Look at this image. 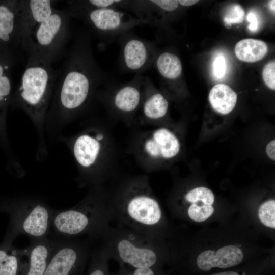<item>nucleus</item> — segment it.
I'll return each mask as SVG.
<instances>
[{
  "label": "nucleus",
  "instance_id": "nucleus-9",
  "mask_svg": "<svg viewBox=\"0 0 275 275\" xmlns=\"http://www.w3.org/2000/svg\"><path fill=\"white\" fill-rule=\"evenodd\" d=\"M70 18L66 9L56 8L34 30L24 49L52 64L65 53L71 40Z\"/></svg>",
  "mask_w": 275,
  "mask_h": 275
},
{
  "label": "nucleus",
  "instance_id": "nucleus-13",
  "mask_svg": "<svg viewBox=\"0 0 275 275\" xmlns=\"http://www.w3.org/2000/svg\"><path fill=\"white\" fill-rule=\"evenodd\" d=\"M117 40L120 49L118 64L122 71L142 75L153 65L158 54L153 43L140 38L132 30Z\"/></svg>",
  "mask_w": 275,
  "mask_h": 275
},
{
  "label": "nucleus",
  "instance_id": "nucleus-34",
  "mask_svg": "<svg viewBox=\"0 0 275 275\" xmlns=\"http://www.w3.org/2000/svg\"><path fill=\"white\" fill-rule=\"evenodd\" d=\"M275 141H270L266 146V152L267 156L272 160H275Z\"/></svg>",
  "mask_w": 275,
  "mask_h": 275
},
{
  "label": "nucleus",
  "instance_id": "nucleus-32",
  "mask_svg": "<svg viewBox=\"0 0 275 275\" xmlns=\"http://www.w3.org/2000/svg\"><path fill=\"white\" fill-rule=\"evenodd\" d=\"M226 63L225 58L222 56L217 57L213 62V73L217 78H222L225 74Z\"/></svg>",
  "mask_w": 275,
  "mask_h": 275
},
{
  "label": "nucleus",
  "instance_id": "nucleus-26",
  "mask_svg": "<svg viewBox=\"0 0 275 275\" xmlns=\"http://www.w3.org/2000/svg\"><path fill=\"white\" fill-rule=\"evenodd\" d=\"M126 1L121 0H82L73 1L78 6L89 9H122Z\"/></svg>",
  "mask_w": 275,
  "mask_h": 275
},
{
  "label": "nucleus",
  "instance_id": "nucleus-12",
  "mask_svg": "<svg viewBox=\"0 0 275 275\" xmlns=\"http://www.w3.org/2000/svg\"><path fill=\"white\" fill-rule=\"evenodd\" d=\"M87 241L56 239L54 249L43 275H85L91 249Z\"/></svg>",
  "mask_w": 275,
  "mask_h": 275
},
{
  "label": "nucleus",
  "instance_id": "nucleus-11",
  "mask_svg": "<svg viewBox=\"0 0 275 275\" xmlns=\"http://www.w3.org/2000/svg\"><path fill=\"white\" fill-rule=\"evenodd\" d=\"M137 137L133 152L140 164L149 172L157 163L176 157L180 151L178 138L167 128L142 132Z\"/></svg>",
  "mask_w": 275,
  "mask_h": 275
},
{
  "label": "nucleus",
  "instance_id": "nucleus-2",
  "mask_svg": "<svg viewBox=\"0 0 275 275\" xmlns=\"http://www.w3.org/2000/svg\"><path fill=\"white\" fill-rule=\"evenodd\" d=\"M109 192L118 226L159 238L163 214L147 176L126 178Z\"/></svg>",
  "mask_w": 275,
  "mask_h": 275
},
{
  "label": "nucleus",
  "instance_id": "nucleus-15",
  "mask_svg": "<svg viewBox=\"0 0 275 275\" xmlns=\"http://www.w3.org/2000/svg\"><path fill=\"white\" fill-rule=\"evenodd\" d=\"M168 108L164 95L158 91L148 76H144L140 109L142 119L149 123L159 120L167 115Z\"/></svg>",
  "mask_w": 275,
  "mask_h": 275
},
{
  "label": "nucleus",
  "instance_id": "nucleus-33",
  "mask_svg": "<svg viewBox=\"0 0 275 275\" xmlns=\"http://www.w3.org/2000/svg\"><path fill=\"white\" fill-rule=\"evenodd\" d=\"M247 20L250 22L248 26L250 31L255 32H256L259 28V20L256 13L253 11H251L247 16Z\"/></svg>",
  "mask_w": 275,
  "mask_h": 275
},
{
  "label": "nucleus",
  "instance_id": "nucleus-36",
  "mask_svg": "<svg viewBox=\"0 0 275 275\" xmlns=\"http://www.w3.org/2000/svg\"><path fill=\"white\" fill-rule=\"evenodd\" d=\"M212 275H239L238 273L234 271H227V272H223L221 273H218L216 274H214Z\"/></svg>",
  "mask_w": 275,
  "mask_h": 275
},
{
  "label": "nucleus",
  "instance_id": "nucleus-18",
  "mask_svg": "<svg viewBox=\"0 0 275 275\" xmlns=\"http://www.w3.org/2000/svg\"><path fill=\"white\" fill-rule=\"evenodd\" d=\"M242 250L234 245L222 247L217 251L207 250L201 253L198 257V267L208 271L213 267L226 268L239 264L242 260Z\"/></svg>",
  "mask_w": 275,
  "mask_h": 275
},
{
  "label": "nucleus",
  "instance_id": "nucleus-17",
  "mask_svg": "<svg viewBox=\"0 0 275 275\" xmlns=\"http://www.w3.org/2000/svg\"><path fill=\"white\" fill-rule=\"evenodd\" d=\"M56 239H30L25 249L28 264L23 275H43L52 255Z\"/></svg>",
  "mask_w": 275,
  "mask_h": 275
},
{
  "label": "nucleus",
  "instance_id": "nucleus-25",
  "mask_svg": "<svg viewBox=\"0 0 275 275\" xmlns=\"http://www.w3.org/2000/svg\"><path fill=\"white\" fill-rule=\"evenodd\" d=\"M213 212L214 208L212 205L204 204L201 201L191 203L187 210L189 217L197 222L206 220Z\"/></svg>",
  "mask_w": 275,
  "mask_h": 275
},
{
  "label": "nucleus",
  "instance_id": "nucleus-19",
  "mask_svg": "<svg viewBox=\"0 0 275 275\" xmlns=\"http://www.w3.org/2000/svg\"><path fill=\"white\" fill-rule=\"evenodd\" d=\"M28 264L26 249H18L12 243H0V275H23Z\"/></svg>",
  "mask_w": 275,
  "mask_h": 275
},
{
  "label": "nucleus",
  "instance_id": "nucleus-1",
  "mask_svg": "<svg viewBox=\"0 0 275 275\" xmlns=\"http://www.w3.org/2000/svg\"><path fill=\"white\" fill-rule=\"evenodd\" d=\"M71 40L59 70L46 125L63 126L87 113L97 102L98 90L112 80L95 58L89 33L75 31Z\"/></svg>",
  "mask_w": 275,
  "mask_h": 275
},
{
  "label": "nucleus",
  "instance_id": "nucleus-8",
  "mask_svg": "<svg viewBox=\"0 0 275 275\" xmlns=\"http://www.w3.org/2000/svg\"><path fill=\"white\" fill-rule=\"evenodd\" d=\"M70 17L79 19L102 43L108 44L122 34L138 26L147 24L135 16L116 8L89 9L73 1H67Z\"/></svg>",
  "mask_w": 275,
  "mask_h": 275
},
{
  "label": "nucleus",
  "instance_id": "nucleus-22",
  "mask_svg": "<svg viewBox=\"0 0 275 275\" xmlns=\"http://www.w3.org/2000/svg\"><path fill=\"white\" fill-rule=\"evenodd\" d=\"M162 79L176 81L181 77L182 66L179 58L175 53L164 51L158 53L153 64Z\"/></svg>",
  "mask_w": 275,
  "mask_h": 275
},
{
  "label": "nucleus",
  "instance_id": "nucleus-7",
  "mask_svg": "<svg viewBox=\"0 0 275 275\" xmlns=\"http://www.w3.org/2000/svg\"><path fill=\"white\" fill-rule=\"evenodd\" d=\"M54 210L43 200L18 197L0 200V212L6 213L9 222L3 240L12 243L20 235L30 239L47 238L50 233Z\"/></svg>",
  "mask_w": 275,
  "mask_h": 275
},
{
  "label": "nucleus",
  "instance_id": "nucleus-28",
  "mask_svg": "<svg viewBox=\"0 0 275 275\" xmlns=\"http://www.w3.org/2000/svg\"><path fill=\"white\" fill-rule=\"evenodd\" d=\"M258 215L263 225L271 228H275V201L268 200L259 207Z\"/></svg>",
  "mask_w": 275,
  "mask_h": 275
},
{
  "label": "nucleus",
  "instance_id": "nucleus-23",
  "mask_svg": "<svg viewBox=\"0 0 275 275\" xmlns=\"http://www.w3.org/2000/svg\"><path fill=\"white\" fill-rule=\"evenodd\" d=\"M266 44L259 40L245 39L238 42L235 47V53L238 59L246 62H255L267 53Z\"/></svg>",
  "mask_w": 275,
  "mask_h": 275
},
{
  "label": "nucleus",
  "instance_id": "nucleus-5",
  "mask_svg": "<svg viewBox=\"0 0 275 275\" xmlns=\"http://www.w3.org/2000/svg\"><path fill=\"white\" fill-rule=\"evenodd\" d=\"M101 248L120 266L158 268L161 259L158 238L125 227H110L101 238Z\"/></svg>",
  "mask_w": 275,
  "mask_h": 275
},
{
  "label": "nucleus",
  "instance_id": "nucleus-4",
  "mask_svg": "<svg viewBox=\"0 0 275 275\" xmlns=\"http://www.w3.org/2000/svg\"><path fill=\"white\" fill-rule=\"evenodd\" d=\"M114 220L109 191L103 185L94 186L75 206L54 210L51 229L63 238L86 235L91 239L101 238Z\"/></svg>",
  "mask_w": 275,
  "mask_h": 275
},
{
  "label": "nucleus",
  "instance_id": "nucleus-37",
  "mask_svg": "<svg viewBox=\"0 0 275 275\" xmlns=\"http://www.w3.org/2000/svg\"><path fill=\"white\" fill-rule=\"evenodd\" d=\"M274 3L275 1H271L269 2V8L272 12H274Z\"/></svg>",
  "mask_w": 275,
  "mask_h": 275
},
{
  "label": "nucleus",
  "instance_id": "nucleus-21",
  "mask_svg": "<svg viewBox=\"0 0 275 275\" xmlns=\"http://www.w3.org/2000/svg\"><path fill=\"white\" fill-rule=\"evenodd\" d=\"M208 98L215 111L226 115L230 113L235 107L237 97L230 87L224 84H218L211 89Z\"/></svg>",
  "mask_w": 275,
  "mask_h": 275
},
{
  "label": "nucleus",
  "instance_id": "nucleus-20",
  "mask_svg": "<svg viewBox=\"0 0 275 275\" xmlns=\"http://www.w3.org/2000/svg\"><path fill=\"white\" fill-rule=\"evenodd\" d=\"M8 69V65L0 62V143L6 149H9L6 117L11 97V83L7 73Z\"/></svg>",
  "mask_w": 275,
  "mask_h": 275
},
{
  "label": "nucleus",
  "instance_id": "nucleus-24",
  "mask_svg": "<svg viewBox=\"0 0 275 275\" xmlns=\"http://www.w3.org/2000/svg\"><path fill=\"white\" fill-rule=\"evenodd\" d=\"M109 259L101 248L91 251L88 270L85 275H111Z\"/></svg>",
  "mask_w": 275,
  "mask_h": 275
},
{
  "label": "nucleus",
  "instance_id": "nucleus-27",
  "mask_svg": "<svg viewBox=\"0 0 275 275\" xmlns=\"http://www.w3.org/2000/svg\"><path fill=\"white\" fill-rule=\"evenodd\" d=\"M184 198L187 202L191 203L201 201L210 205H212L214 201V196L212 191L204 187H199L190 190L186 193Z\"/></svg>",
  "mask_w": 275,
  "mask_h": 275
},
{
  "label": "nucleus",
  "instance_id": "nucleus-29",
  "mask_svg": "<svg viewBox=\"0 0 275 275\" xmlns=\"http://www.w3.org/2000/svg\"><path fill=\"white\" fill-rule=\"evenodd\" d=\"M245 13L241 6L233 4L225 12L224 21L226 26L241 23L244 19Z\"/></svg>",
  "mask_w": 275,
  "mask_h": 275
},
{
  "label": "nucleus",
  "instance_id": "nucleus-30",
  "mask_svg": "<svg viewBox=\"0 0 275 275\" xmlns=\"http://www.w3.org/2000/svg\"><path fill=\"white\" fill-rule=\"evenodd\" d=\"M158 268H134L120 266L114 275H159Z\"/></svg>",
  "mask_w": 275,
  "mask_h": 275
},
{
  "label": "nucleus",
  "instance_id": "nucleus-3",
  "mask_svg": "<svg viewBox=\"0 0 275 275\" xmlns=\"http://www.w3.org/2000/svg\"><path fill=\"white\" fill-rule=\"evenodd\" d=\"M58 72L52 63L29 52L20 86L11 97L10 103L23 111L35 127L39 138L37 154L39 159L47 155L44 130Z\"/></svg>",
  "mask_w": 275,
  "mask_h": 275
},
{
  "label": "nucleus",
  "instance_id": "nucleus-31",
  "mask_svg": "<svg viewBox=\"0 0 275 275\" xmlns=\"http://www.w3.org/2000/svg\"><path fill=\"white\" fill-rule=\"evenodd\" d=\"M275 63L274 61L267 63L262 72L263 80L266 85L272 90L275 89Z\"/></svg>",
  "mask_w": 275,
  "mask_h": 275
},
{
  "label": "nucleus",
  "instance_id": "nucleus-6",
  "mask_svg": "<svg viewBox=\"0 0 275 275\" xmlns=\"http://www.w3.org/2000/svg\"><path fill=\"white\" fill-rule=\"evenodd\" d=\"M68 145L77 166L78 186L103 185L109 176L104 164L111 151L109 135L105 129L88 127L69 139Z\"/></svg>",
  "mask_w": 275,
  "mask_h": 275
},
{
  "label": "nucleus",
  "instance_id": "nucleus-14",
  "mask_svg": "<svg viewBox=\"0 0 275 275\" xmlns=\"http://www.w3.org/2000/svg\"><path fill=\"white\" fill-rule=\"evenodd\" d=\"M54 1L19 0V24L21 45L24 49L31 34L55 10Z\"/></svg>",
  "mask_w": 275,
  "mask_h": 275
},
{
  "label": "nucleus",
  "instance_id": "nucleus-16",
  "mask_svg": "<svg viewBox=\"0 0 275 275\" xmlns=\"http://www.w3.org/2000/svg\"><path fill=\"white\" fill-rule=\"evenodd\" d=\"M19 0L0 2V45L21 44L19 24Z\"/></svg>",
  "mask_w": 275,
  "mask_h": 275
},
{
  "label": "nucleus",
  "instance_id": "nucleus-10",
  "mask_svg": "<svg viewBox=\"0 0 275 275\" xmlns=\"http://www.w3.org/2000/svg\"><path fill=\"white\" fill-rule=\"evenodd\" d=\"M143 77L135 74L130 81L123 84L112 79L98 90L97 102L113 117L131 121L140 111Z\"/></svg>",
  "mask_w": 275,
  "mask_h": 275
},
{
  "label": "nucleus",
  "instance_id": "nucleus-35",
  "mask_svg": "<svg viewBox=\"0 0 275 275\" xmlns=\"http://www.w3.org/2000/svg\"><path fill=\"white\" fill-rule=\"evenodd\" d=\"M198 1L195 0H180L178 3L180 5L183 6H191L195 4Z\"/></svg>",
  "mask_w": 275,
  "mask_h": 275
}]
</instances>
